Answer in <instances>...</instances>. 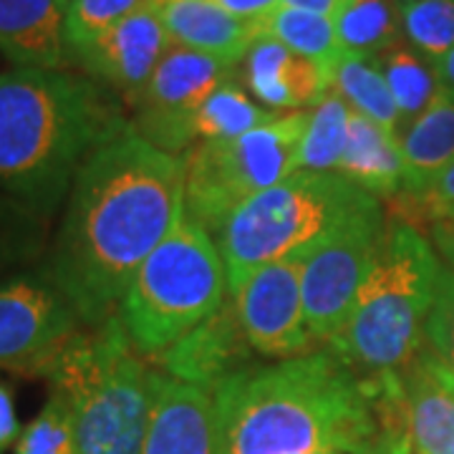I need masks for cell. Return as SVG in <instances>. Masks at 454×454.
<instances>
[{
  "label": "cell",
  "instance_id": "cell-1",
  "mask_svg": "<svg viewBox=\"0 0 454 454\" xmlns=\"http://www.w3.org/2000/svg\"><path fill=\"white\" fill-rule=\"evenodd\" d=\"M184 154L127 121L91 152L66 197L49 278L86 325L119 313L137 270L184 215Z\"/></svg>",
  "mask_w": 454,
  "mask_h": 454
},
{
  "label": "cell",
  "instance_id": "cell-2",
  "mask_svg": "<svg viewBox=\"0 0 454 454\" xmlns=\"http://www.w3.org/2000/svg\"><path fill=\"white\" fill-rule=\"evenodd\" d=\"M217 454H406L402 379L336 351L247 366L215 389Z\"/></svg>",
  "mask_w": 454,
  "mask_h": 454
},
{
  "label": "cell",
  "instance_id": "cell-3",
  "mask_svg": "<svg viewBox=\"0 0 454 454\" xmlns=\"http://www.w3.org/2000/svg\"><path fill=\"white\" fill-rule=\"evenodd\" d=\"M127 119L89 76L46 68L0 74V190L38 215L56 210L76 172Z\"/></svg>",
  "mask_w": 454,
  "mask_h": 454
},
{
  "label": "cell",
  "instance_id": "cell-4",
  "mask_svg": "<svg viewBox=\"0 0 454 454\" xmlns=\"http://www.w3.org/2000/svg\"><path fill=\"white\" fill-rule=\"evenodd\" d=\"M68 406L82 454H142L160 369L146 366L119 313L76 331L43 369Z\"/></svg>",
  "mask_w": 454,
  "mask_h": 454
},
{
  "label": "cell",
  "instance_id": "cell-5",
  "mask_svg": "<svg viewBox=\"0 0 454 454\" xmlns=\"http://www.w3.org/2000/svg\"><path fill=\"white\" fill-rule=\"evenodd\" d=\"M444 262L422 230L399 217L387 220L372 270L336 339V351L356 372L396 373L427 346V321Z\"/></svg>",
  "mask_w": 454,
  "mask_h": 454
},
{
  "label": "cell",
  "instance_id": "cell-6",
  "mask_svg": "<svg viewBox=\"0 0 454 454\" xmlns=\"http://www.w3.org/2000/svg\"><path fill=\"white\" fill-rule=\"evenodd\" d=\"M379 202L339 172L295 169L247 200L215 235L225 260L230 295L260 265L309 255L328 235Z\"/></svg>",
  "mask_w": 454,
  "mask_h": 454
},
{
  "label": "cell",
  "instance_id": "cell-7",
  "mask_svg": "<svg viewBox=\"0 0 454 454\" xmlns=\"http://www.w3.org/2000/svg\"><path fill=\"white\" fill-rule=\"evenodd\" d=\"M227 270L210 232L182 220L137 270L119 316L134 346L160 358L225 306Z\"/></svg>",
  "mask_w": 454,
  "mask_h": 454
},
{
  "label": "cell",
  "instance_id": "cell-8",
  "mask_svg": "<svg viewBox=\"0 0 454 454\" xmlns=\"http://www.w3.org/2000/svg\"><path fill=\"white\" fill-rule=\"evenodd\" d=\"M306 124L309 112L280 114L238 139L192 146L184 154V220L215 238L247 200L298 169Z\"/></svg>",
  "mask_w": 454,
  "mask_h": 454
},
{
  "label": "cell",
  "instance_id": "cell-9",
  "mask_svg": "<svg viewBox=\"0 0 454 454\" xmlns=\"http://www.w3.org/2000/svg\"><path fill=\"white\" fill-rule=\"evenodd\" d=\"M384 230L387 212L379 202L339 227L303 258V306L316 340L331 343L343 331L372 270Z\"/></svg>",
  "mask_w": 454,
  "mask_h": 454
},
{
  "label": "cell",
  "instance_id": "cell-10",
  "mask_svg": "<svg viewBox=\"0 0 454 454\" xmlns=\"http://www.w3.org/2000/svg\"><path fill=\"white\" fill-rule=\"evenodd\" d=\"M232 79V64L172 43L145 91L134 101L137 116L131 127L162 152L182 157L195 146L192 127L197 112L223 83Z\"/></svg>",
  "mask_w": 454,
  "mask_h": 454
},
{
  "label": "cell",
  "instance_id": "cell-11",
  "mask_svg": "<svg viewBox=\"0 0 454 454\" xmlns=\"http://www.w3.org/2000/svg\"><path fill=\"white\" fill-rule=\"evenodd\" d=\"M303 258L276 260L260 265L232 293V303L245 331L250 348L265 358L306 356L313 348V339L306 306H303Z\"/></svg>",
  "mask_w": 454,
  "mask_h": 454
},
{
  "label": "cell",
  "instance_id": "cell-12",
  "mask_svg": "<svg viewBox=\"0 0 454 454\" xmlns=\"http://www.w3.org/2000/svg\"><path fill=\"white\" fill-rule=\"evenodd\" d=\"M82 324L51 278L23 276L0 286V369H35L49 361Z\"/></svg>",
  "mask_w": 454,
  "mask_h": 454
},
{
  "label": "cell",
  "instance_id": "cell-13",
  "mask_svg": "<svg viewBox=\"0 0 454 454\" xmlns=\"http://www.w3.org/2000/svg\"><path fill=\"white\" fill-rule=\"evenodd\" d=\"M169 49L172 38L164 28L160 11L154 5H145L101 33L97 41L74 51L71 61L82 66L89 79L124 94L134 104Z\"/></svg>",
  "mask_w": 454,
  "mask_h": 454
},
{
  "label": "cell",
  "instance_id": "cell-14",
  "mask_svg": "<svg viewBox=\"0 0 454 454\" xmlns=\"http://www.w3.org/2000/svg\"><path fill=\"white\" fill-rule=\"evenodd\" d=\"M250 354L253 348L245 339L238 309L230 298L212 318L167 348L160 364L167 376L215 391L225 379L247 369Z\"/></svg>",
  "mask_w": 454,
  "mask_h": 454
},
{
  "label": "cell",
  "instance_id": "cell-15",
  "mask_svg": "<svg viewBox=\"0 0 454 454\" xmlns=\"http://www.w3.org/2000/svg\"><path fill=\"white\" fill-rule=\"evenodd\" d=\"M142 454H217L215 391L177 381L160 369Z\"/></svg>",
  "mask_w": 454,
  "mask_h": 454
},
{
  "label": "cell",
  "instance_id": "cell-16",
  "mask_svg": "<svg viewBox=\"0 0 454 454\" xmlns=\"http://www.w3.org/2000/svg\"><path fill=\"white\" fill-rule=\"evenodd\" d=\"M402 379L406 454H454V376L427 346Z\"/></svg>",
  "mask_w": 454,
  "mask_h": 454
},
{
  "label": "cell",
  "instance_id": "cell-17",
  "mask_svg": "<svg viewBox=\"0 0 454 454\" xmlns=\"http://www.w3.org/2000/svg\"><path fill=\"white\" fill-rule=\"evenodd\" d=\"M0 53L16 68L64 71L71 61L59 0H0Z\"/></svg>",
  "mask_w": 454,
  "mask_h": 454
},
{
  "label": "cell",
  "instance_id": "cell-18",
  "mask_svg": "<svg viewBox=\"0 0 454 454\" xmlns=\"http://www.w3.org/2000/svg\"><path fill=\"white\" fill-rule=\"evenodd\" d=\"M157 11L175 46L232 66L245 61L247 51L262 35L260 23L235 18L212 0H169Z\"/></svg>",
  "mask_w": 454,
  "mask_h": 454
},
{
  "label": "cell",
  "instance_id": "cell-19",
  "mask_svg": "<svg viewBox=\"0 0 454 454\" xmlns=\"http://www.w3.org/2000/svg\"><path fill=\"white\" fill-rule=\"evenodd\" d=\"M404 160L402 195L417 197L454 162V89L442 83L437 97L399 137Z\"/></svg>",
  "mask_w": 454,
  "mask_h": 454
},
{
  "label": "cell",
  "instance_id": "cell-20",
  "mask_svg": "<svg viewBox=\"0 0 454 454\" xmlns=\"http://www.w3.org/2000/svg\"><path fill=\"white\" fill-rule=\"evenodd\" d=\"M336 172L376 200L399 197L404 190V160L399 137L351 109L348 139Z\"/></svg>",
  "mask_w": 454,
  "mask_h": 454
},
{
  "label": "cell",
  "instance_id": "cell-21",
  "mask_svg": "<svg viewBox=\"0 0 454 454\" xmlns=\"http://www.w3.org/2000/svg\"><path fill=\"white\" fill-rule=\"evenodd\" d=\"M260 28H262V35L273 38L288 51H293L295 56L309 59L318 66L328 89H331L336 66L346 53L340 49L333 18L318 16V13L301 11V8L278 5L270 16L260 20Z\"/></svg>",
  "mask_w": 454,
  "mask_h": 454
},
{
  "label": "cell",
  "instance_id": "cell-22",
  "mask_svg": "<svg viewBox=\"0 0 454 454\" xmlns=\"http://www.w3.org/2000/svg\"><path fill=\"white\" fill-rule=\"evenodd\" d=\"M331 89L356 114L372 119L396 137L402 134V116L376 56L343 53V59L336 66Z\"/></svg>",
  "mask_w": 454,
  "mask_h": 454
},
{
  "label": "cell",
  "instance_id": "cell-23",
  "mask_svg": "<svg viewBox=\"0 0 454 454\" xmlns=\"http://www.w3.org/2000/svg\"><path fill=\"white\" fill-rule=\"evenodd\" d=\"M340 49L361 56H381L402 43V5L394 0H346L333 16Z\"/></svg>",
  "mask_w": 454,
  "mask_h": 454
},
{
  "label": "cell",
  "instance_id": "cell-24",
  "mask_svg": "<svg viewBox=\"0 0 454 454\" xmlns=\"http://www.w3.org/2000/svg\"><path fill=\"white\" fill-rule=\"evenodd\" d=\"M376 61L389 83L391 97L396 101V109L402 116V131H404L432 104V98L437 97L439 86H442L437 66L404 41L384 51L381 56H376Z\"/></svg>",
  "mask_w": 454,
  "mask_h": 454
},
{
  "label": "cell",
  "instance_id": "cell-25",
  "mask_svg": "<svg viewBox=\"0 0 454 454\" xmlns=\"http://www.w3.org/2000/svg\"><path fill=\"white\" fill-rule=\"evenodd\" d=\"M280 114L258 106L243 89L232 82H225L212 94L195 116V145L202 142H225L238 139L247 131L276 121Z\"/></svg>",
  "mask_w": 454,
  "mask_h": 454
},
{
  "label": "cell",
  "instance_id": "cell-26",
  "mask_svg": "<svg viewBox=\"0 0 454 454\" xmlns=\"http://www.w3.org/2000/svg\"><path fill=\"white\" fill-rule=\"evenodd\" d=\"M351 124V106L331 89L313 109L298 146V169L336 172Z\"/></svg>",
  "mask_w": 454,
  "mask_h": 454
},
{
  "label": "cell",
  "instance_id": "cell-27",
  "mask_svg": "<svg viewBox=\"0 0 454 454\" xmlns=\"http://www.w3.org/2000/svg\"><path fill=\"white\" fill-rule=\"evenodd\" d=\"M293 64L295 53L268 35H260L245 56V83L270 112H298L291 83Z\"/></svg>",
  "mask_w": 454,
  "mask_h": 454
},
{
  "label": "cell",
  "instance_id": "cell-28",
  "mask_svg": "<svg viewBox=\"0 0 454 454\" xmlns=\"http://www.w3.org/2000/svg\"><path fill=\"white\" fill-rule=\"evenodd\" d=\"M406 43L437 64L454 49V0H417L402 5Z\"/></svg>",
  "mask_w": 454,
  "mask_h": 454
},
{
  "label": "cell",
  "instance_id": "cell-29",
  "mask_svg": "<svg viewBox=\"0 0 454 454\" xmlns=\"http://www.w3.org/2000/svg\"><path fill=\"white\" fill-rule=\"evenodd\" d=\"M13 450L16 454H82L68 406L59 394L51 391L46 406L28 427H23Z\"/></svg>",
  "mask_w": 454,
  "mask_h": 454
},
{
  "label": "cell",
  "instance_id": "cell-30",
  "mask_svg": "<svg viewBox=\"0 0 454 454\" xmlns=\"http://www.w3.org/2000/svg\"><path fill=\"white\" fill-rule=\"evenodd\" d=\"M145 5H149V0H74L66 11V41L71 53L97 41L101 33Z\"/></svg>",
  "mask_w": 454,
  "mask_h": 454
},
{
  "label": "cell",
  "instance_id": "cell-31",
  "mask_svg": "<svg viewBox=\"0 0 454 454\" xmlns=\"http://www.w3.org/2000/svg\"><path fill=\"white\" fill-rule=\"evenodd\" d=\"M41 217L13 197L0 195V276L28 260L41 245Z\"/></svg>",
  "mask_w": 454,
  "mask_h": 454
},
{
  "label": "cell",
  "instance_id": "cell-32",
  "mask_svg": "<svg viewBox=\"0 0 454 454\" xmlns=\"http://www.w3.org/2000/svg\"><path fill=\"white\" fill-rule=\"evenodd\" d=\"M427 348L454 376V270L450 268L439 278L437 298L427 321Z\"/></svg>",
  "mask_w": 454,
  "mask_h": 454
},
{
  "label": "cell",
  "instance_id": "cell-33",
  "mask_svg": "<svg viewBox=\"0 0 454 454\" xmlns=\"http://www.w3.org/2000/svg\"><path fill=\"white\" fill-rule=\"evenodd\" d=\"M402 205H399V220L404 223H437L444 217H452L454 215V162L439 175L422 195L409 197L399 195Z\"/></svg>",
  "mask_w": 454,
  "mask_h": 454
},
{
  "label": "cell",
  "instance_id": "cell-34",
  "mask_svg": "<svg viewBox=\"0 0 454 454\" xmlns=\"http://www.w3.org/2000/svg\"><path fill=\"white\" fill-rule=\"evenodd\" d=\"M20 422L16 414V402L8 387L0 384V454H5L8 447H16L18 437H20Z\"/></svg>",
  "mask_w": 454,
  "mask_h": 454
},
{
  "label": "cell",
  "instance_id": "cell-35",
  "mask_svg": "<svg viewBox=\"0 0 454 454\" xmlns=\"http://www.w3.org/2000/svg\"><path fill=\"white\" fill-rule=\"evenodd\" d=\"M212 3L220 5L227 13H232L235 18L253 20V23L265 20L280 5V0H212Z\"/></svg>",
  "mask_w": 454,
  "mask_h": 454
},
{
  "label": "cell",
  "instance_id": "cell-36",
  "mask_svg": "<svg viewBox=\"0 0 454 454\" xmlns=\"http://www.w3.org/2000/svg\"><path fill=\"white\" fill-rule=\"evenodd\" d=\"M429 243L434 245L439 260L444 262V268L454 270V220H437L429 225Z\"/></svg>",
  "mask_w": 454,
  "mask_h": 454
},
{
  "label": "cell",
  "instance_id": "cell-37",
  "mask_svg": "<svg viewBox=\"0 0 454 454\" xmlns=\"http://www.w3.org/2000/svg\"><path fill=\"white\" fill-rule=\"evenodd\" d=\"M346 0H280V5H288V8H301V11H310V13H318V16L333 18L340 11Z\"/></svg>",
  "mask_w": 454,
  "mask_h": 454
},
{
  "label": "cell",
  "instance_id": "cell-38",
  "mask_svg": "<svg viewBox=\"0 0 454 454\" xmlns=\"http://www.w3.org/2000/svg\"><path fill=\"white\" fill-rule=\"evenodd\" d=\"M437 74H439V82L447 83L450 89H454V49L444 56V59H439L437 64Z\"/></svg>",
  "mask_w": 454,
  "mask_h": 454
},
{
  "label": "cell",
  "instance_id": "cell-39",
  "mask_svg": "<svg viewBox=\"0 0 454 454\" xmlns=\"http://www.w3.org/2000/svg\"><path fill=\"white\" fill-rule=\"evenodd\" d=\"M164 3H169V0H149V5H157V8H160V5H164Z\"/></svg>",
  "mask_w": 454,
  "mask_h": 454
},
{
  "label": "cell",
  "instance_id": "cell-40",
  "mask_svg": "<svg viewBox=\"0 0 454 454\" xmlns=\"http://www.w3.org/2000/svg\"><path fill=\"white\" fill-rule=\"evenodd\" d=\"M394 3H399V5H409V3H417V0H394Z\"/></svg>",
  "mask_w": 454,
  "mask_h": 454
},
{
  "label": "cell",
  "instance_id": "cell-41",
  "mask_svg": "<svg viewBox=\"0 0 454 454\" xmlns=\"http://www.w3.org/2000/svg\"><path fill=\"white\" fill-rule=\"evenodd\" d=\"M59 3H61V5H64L66 11H68V5H71V3H74V0H59Z\"/></svg>",
  "mask_w": 454,
  "mask_h": 454
},
{
  "label": "cell",
  "instance_id": "cell-42",
  "mask_svg": "<svg viewBox=\"0 0 454 454\" xmlns=\"http://www.w3.org/2000/svg\"><path fill=\"white\" fill-rule=\"evenodd\" d=\"M313 454H343V452H313Z\"/></svg>",
  "mask_w": 454,
  "mask_h": 454
},
{
  "label": "cell",
  "instance_id": "cell-43",
  "mask_svg": "<svg viewBox=\"0 0 454 454\" xmlns=\"http://www.w3.org/2000/svg\"><path fill=\"white\" fill-rule=\"evenodd\" d=\"M444 220H447V217H444ZM452 220H454V215H452Z\"/></svg>",
  "mask_w": 454,
  "mask_h": 454
}]
</instances>
